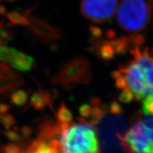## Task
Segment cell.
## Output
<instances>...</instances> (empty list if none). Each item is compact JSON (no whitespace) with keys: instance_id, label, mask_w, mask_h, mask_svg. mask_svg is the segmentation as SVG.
<instances>
[{"instance_id":"cell-1","label":"cell","mask_w":153,"mask_h":153,"mask_svg":"<svg viewBox=\"0 0 153 153\" xmlns=\"http://www.w3.org/2000/svg\"><path fill=\"white\" fill-rule=\"evenodd\" d=\"M130 53L133 60L121 65L112 76L118 89L130 91L134 100L139 101L153 95V49L135 47Z\"/></svg>"},{"instance_id":"cell-2","label":"cell","mask_w":153,"mask_h":153,"mask_svg":"<svg viewBox=\"0 0 153 153\" xmlns=\"http://www.w3.org/2000/svg\"><path fill=\"white\" fill-rule=\"evenodd\" d=\"M57 135L62 153H101L98 134L91 121L61 124Z\"/></svg>"},{"instance_id":"cell-3","label":"cell","mask_w":153,"mask_h":153,"mask_svg":"<svg viewBox=\"0 0 153 153\" xmlns=\"http://www.w3.org/2000/svg\"><path fill=\"white\" fill-rule=\"evenodd\" d=\"M150 19V7L145 0H122L116 14L120 28L132 33L144 30Z\"/></svg>"},{"instance_id":"cell-4","label":"cell","mask_w":153,"mask_h":153,"mask_svg":"<svg viewBox=\"0 0 153 153\" xmlns=\"http://www.w3.org/2000/svg\"><path fill=\"white\" fill-rule=\"evenodd\" d=\"M91 79V64L87 58L79 56L64 65L55 78V81L64 87L88 84Z\"/></svg>"},{"instance_id":"cell-5","label":"cell","mask_w":153,"mask_h":153,"mask_svg":"<svg viewBox=\"0 0 153 153\" xmlns=\"http://www.w3.org/2000/svg\"><path fill=\"white\" fill-rule=\"evenodd\" d=\"M120 139L126 152L153 153V140L143 128L140 119L135 120Z\"/></svg>"},{"instance_id":"cell-6","label":"cell","mask_w":153,"mask_h":153,"mask_svg":"<svg viewBox=\"0 0 153 153\" xmlns=\"http://www.w3.org/2000/svg\"><path fill=\"white\" fill-rule=\"evenodd\" d=\"M118 0H82L80 10L82 15L94 24H104L116 13Z\"/></svg>"},{"instance_id":"cell-7","label":"cell","mask_w":153,"mask_h":153,"mask_svg":"<svg viewBox=\"0 0 153 153\" xmlns=\"http://www.w3.org/2000/svg\"><path fill=\"white\" fill-rule=\"evenodd\" d=\"M57 124L45 123L42 126L38 137L21 153H62L57 135Z\"/></svg>"},{"instance_id":"cell-8","label":"cell","mask_w":153,"mask_h":153,"mask_svg":"<svg viewBox=\"0 0 153 153\" xmlns=\"http://www.w3.org/2000/svg\"><path fill=\"white\" fill-rule=\"evenodd\" d=\"M0 60L10 63L14 68L24 71L29 70L33 62V59L23 53L4 46H0Z\"/></svg>"},{"instance_id":"cell-9","label":"cell","mask_w":153,"mask_h":153,"mask_svg":"<svg viewBox=\"0 0 153 153\" xmlns=\"http://www.w3.org/2000/svg\"><path fill=\"white\" fill-rule=\"evenodd\" d=\"M49 98L50 96L46 93H36L32 97L30 104L36 109H43L49 102Z\"/></svg>"},{"instance_id":"cell-10","label":"cell","mask_w":153,"mask_h":153,"mask_svg":"<svg viewBox=\"0 0 153 153\" xmlns=\"http://www.w3.org/2000/svg\"><path fill=\"white\" fill-rule=\"evenodd\" d=\"M57 122L61 124H68L72 121V114L67 108L65 105L62 104L57 112Z\"/></svg>"},{"instance_id":"cell-11","label":"cell","mask_w":153,"mask_h":153,"mask_svg":"<svg viewBox=\"0 0 153 153\" xmlns=\"http://www.w3.org/2000/svg\"><path fill=\"white\" fill-rule=\"evenodd\" d=\"M142 111L145 116L153 117V95L148 96L143 99Z\"/></svg>"},{"instance_id":"cell-12","label":"cell","mask_w":153,"mask_h":153,"mask_svg":"<svg viewBox=\"0 0 153 153\" xmlns=\"http://www.w3.org/2000/svg\"><path fill=\"white\" fill-rule=\"evenodd\" d=\"M27 100V95L24 91H17L11 97V102L16 106H23Z\"/></svg>"},{"instance_id":"cell-13","label":"cell","mask_w":153,"mask_h":153,"mask_svg":"<svg viewBox=\"0 0 153 153\" xmlns=\"http://www.w3.org/2000/svg\"><path fill=\"white\" fill-rule=\"evenodd\" d=\"M0 123L5 128L6 130H9L15 123V119L8 113L0 115Z\"/></svg>"},{"instance_id":"cell-14","label":"cell","mask_w":153,"mask_h":153,"mask_svg":"<svg viewBox=\"0 0 153 153\" xmlns=\"http://www.w3.org/2000/svg\"><path fill=\"white\" fill-rule=\"evenodd\" d=\"M1 150L2 153H21L22 149L16 143H11L3 146Z\"/></svg>"},{"instance_id":"cell-15","label":"cell","mask_w":153,"mask_h":153,"mask_svg":"<svg viewBox=\"0 0 153 153\" xmlns=\"http://www.w3.org/2000/svg\"><path fill=\"white\" fill-rule=\"evenodd\" d=\"M5 135L7 137V138L10 140L11 143H17L19 141L22 140L23 138L22 136L21 135L17 133V131H15L14 130H6L5 132Z\"/></svg>"},{"instance_id":"cell-16","label":"cell","mask_w":153,"mask_h":153,"mask_svg":"<svg viewBox=\"0 0 153 153\" xmlns=\"http://www.w3.org/2000/svg\"><path fill=\"white\" fill-rule=\"evenodd\" d=\"M89 30H90V33L93 38L99 39V38H101V36H103L102 30L97 26L91 25L90 27H89Z\"/></svg>"},{"instance_id":"cell-17","label":"cell","mask_w":153,"mask_h":153,"mask_svg":"<svg viewBox=\"0 0 153 153\" xmlns=\"http://www.w3.org/2000/svg\"><path fill=\"white\" fill-rule=\"evenodd\" d=\"M31 129H30V128L27 127V126H24V128H22V137H28L30 136V135L31 134Z\"/></svg>"},{"instance_id":"cell-18","label":"cell","mask_w":153,"mask_h":153,"mask_svg":"<svg viewBox=\"0 0 153 153\" xmlns=\"http://www.w3.org/2000/svg\"><path fill=\"white\" fill-rule=\"evenodd\" d=\"M148 4L151 7V8L153 9V0H149Z\"/></svg>"}]
</instances>
